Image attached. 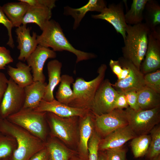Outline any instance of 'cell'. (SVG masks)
Returning a JSON list of instances; mask_svg holds the SVG:
<instances>
[{
	"label": "cell",
	"instance_id": "1",
	"mask_svg": "<svg viewBox=\"0 0 160 160\" xmlns=\"http://www.w3.org/2000/svg\"><path fill=\"white\" fill-rule=\"evenodd\" d=\"M0 131L6 135L13 137L17 143L9 160H29L34 154L46 147L44 142L6 119L1 120Z\"/></svg>",
	"mask_w": 160,
	"mask_h": 160
},
{
	"label": "cell",
	"instance_id": "2",
	"mask_svg": "<svg viewBox=\"0 0 160 160\" xmlns=\"http://www.w3.org/2000/svg\"><path fill=\"white\" fill-rule=\"evenodd\" d=\"M41 34L37 35L38 45L49 48L55 52L66 51L74 54L76 57V63L96 57L94 54L85 52L75 48L69 42L64 33L60 24L50 20L44 26Z\"/></svg>",
	"mask_w": 160,
	"mask_h": 160
},
{
	"label": "cell",
	"instance_id": "3",
	"mask_svg": "<svg viewBox=\"0 0 160 160\" xmlns=\"http://www.w3.org/2000/svg\"><path fill=\"white\" fill-rule=\"evenodd\" d=\"M150 30L144 23L127 25L122 48L123 56L140 70L147 50Z\"/></svg>",
	"mask_w": 160,
	"mask_h": 160
},
{
	"label": "cell",
	"instance_id": "4",
	"mask_svg": "<svg viewBox=\"0 0 160 160\" xmlns=\"http://www.w3.org/2000/svg\"><path fill=\"white\" fill-rule=\"evenodd\" d=\"M107 69L105 64H101L97 70V76L89 81L82 78H77L72 84L73 97L68 105L90 110L96 93L104 80Z\"/></svg>",
	"mask_w": 160,
	"mask_h": 160
},
{
	"label": "cell",
	"instance_id": "5",
	"mask_svg": "<svg viewBox=\"0 0 160 160\" xmlns=\"http://www.w3.org/2000/svg\"><path fill=\"white\" fill-rule=\"evenodd\" d=\"M46 116V112H39L33 109L22 108L6 119L44 142L47 135L45 123Z\"/></svg>",
	"mask_w": 160,
	"mask_h": 160
},
{
	"label": "cell",
	"instance_id": "6",
	"mask_svg": "<svg viewBox=\"0 0 160 160\" xmlns=\"http://www.w3.org/2000/svg\"><path fill=\"white\" fill-rule=\"evenodd\" d=\"M125 111L128 125L137 136L148 134L160 121V106L138 111L129 107Z\"/></svg>",
	"mask_w": 160,
	"mask_h": 160
},
{
	"label": "cell",
	"instance_id": "7",
	"mask_svg": "<svg viewBox=\"0 0 160 160\" xmlns=\"http://www.w3.org/2000/svg\"><path fill=\"white\" fill-rule=\"evenodd\" d=\"M118 92L112 86L109 80L102 81L97 90L90 110L95 115L108 113L115 109V103Z\"/></svg>",
	"mask_w": 160,
	"mask_h": 160
},
{
	"label": "cell",
	"instance_id": "8",
	"mask_svg": "<svg viewBox=\"0 0 160 160\" xmlns=\"http://www.w3.org/2000/svg\"><path fill=\"white\" fill-rule=\"evenodd\" d=\"M24 88L16 84L10 78L0 104V115L3 119L22 108L25 101Z\"/></svg>",
	"mask_w": 160,
	"mask_h": 160
},
{
	"label": "cell",
	"instance_id": "9",
	"mask_svg": "<svg viewBox=\"0 0 160 160\" xmlns=\"http://www.w3.org/2000/svg\"><path fill=\"white\" fill-rule=\"evenodd\" d=\"M96 131L105 137L114 130L128 125L125 110L115 109L100 115H94Z\"/></svg>",
	"mask_w": 160,
	"mask_h": 160
},
{
	"label": "cell",
	"instance_id": "10",
	"mask_svg": "<svg viewBox=\"0 0 160 160\" xmlns=\"http://www.w3.org/2000/svg\"><path fill=\"white\" fill-rule=\"evenodd\" d=\"M46 116L49 120L53 135L66 144H73L76 138V130L74 122L75 118L77 116L61 117L50 112H46Z\"/></svg>",
	"mask_w": 160,
	"mask_h": 160
},
{
	"label": "cell",
	"instance_id": "11",
	"mask_svg": "<svg viewBox=\"0 0 160 160\" xmlns=\"http://www.w3.org/2000/svg\"><path fill=\"white\" fill-rule=\"evenodd\" d=\"M160 68V30L157 27L150 31L148 36L147 50L140 66V71L144 75Z\"/></svg>",
	"mask_w": 160,
	"mask_h": 160
},
{
	"label": "cell",
	"instance_id": "12",
	"mask_svg": "<svg viewBox=\"0 0 160 160\" xmlns=\"http://www.w3.org/2000/svg\"><path fill=\"white\" fill-rule=\"evenodd\" d=\"M91 16L93 18L104 20L110 23L116 32L122 35L124 40L125 39L128 24L126 22L124 6L121 2L110 4L99 14Z\"/></svg>",
	"mask_w": 160,
	"mask_h": 160
},
{
	"label": "cell",
	"instance_id": "13",
	"mask_svg": "<svg viewBox=\"0 0 160 160\" xmlns=\"http://www.w3.org/2000/svg\"><path fill=\"white\" fill-rule=\"evenodd\" d=\"M55 52L49 48L38 45L26 61L31 68L34 81L45 82V76L43 69L45 62L49 58L56 57Z\"/></svg>",
	"mask_w": 160,
	"mask_h": 160
},
{
	"label": "cell",
	"instance_id": "14",
	"mask_svg": "<svg viewBox=\"0 0 160 160\" xmlns=\"http://www.w3.org/2000/svg\"><path fill=\"white\" fill-rule=\"evenodd\" d=\"M34 110L39 112L51 113L63 117L74 116L82 117L90 110L88 109L70 106L55 99L50 101H47L43 99L38 107Z\"/></svg>",
	"mask_w": 160,
	"mask_h": 160
},
{
	"label": "cell",
	"instance_id": "15",
	"mask_svg": "<svg viewBox=\"0 0 160 160\" xmlns=\"http://www.w3.org/2000/svg\"><path fill=\"white\" fill-rule=\"evenodd\" d=\"M31 28L26 25H21L15 31L18 43L17 49L20 50L18 59L20 61H26L28 56L35 50L38 45L37 35L33 32L32 36L30 34Z\"/></svg>",
	"mask_w": 160,
	"mask_h": 160
},
{
	"label": "cell",
	"instance_id": "16",
	"mask_svg": "<svg viewBox=\"0 0 160 160\" xmlns=\"http://www.w3.org/2000/svg\"><path fill=\"white\" fill-rule=\"evenodd\" d=\"M137 136L129 125L121 127L101 140L99 151H105L122 146L127 142Z\"/></svg>",
	"mask_w": 160,
	"mask_h": 160
},
{
	"label": "cell",
	"instance_id": "17",
	"mask_svg": "<svg viewBox=\"0 0 160 160\" xmlns=\"http://www.w3.org/2000/svg\"><path fill=\"white\" fill-rule=\"evenodd\" d=\"M130 71L125 79L117 80L113 87L118 92L124 93L134 90L138 92L146 86L144 80V74L130 61Z\"/></svg>",
	"mask_w": 160,
	"mask_h": 160
},
{
	"label": "cell",
	"instance_id": "18",
	"mask_svg": "<svg viewBox=\"0 0 160 160\" xmlns=\"http://www.w3.org/2000/svg\"><path fill=\"white\" fill-rule=\"evenodd\" d=\"M106 7V4L104 0H89L85 5L79 8H74L69 6L64 7V14L71 16L73 18V28L76 30L87 12L96 11L100 13Z\"/></svg>",
	"mask_w": 160,
	"mask_h": 160
},
{
	"label": "cell",
	"instance_id": "19",
	"mask_svg": "<svg viewBox=\"0 0 160 160\" xmlns=\"http://www.w3.org/2000/svg\"><path fill=\"white\" fill-rule=\"evenodd\" d=\"M90 110L81 118L79 128V156L84 160H88V143L94 130L93 116Z\"/></svg>",
	"mask_w": 160,
	"mask_h": 160
},
{
	"label": "cell",
	"instance_id": "20",
	"mask_svg": "<svg viewBox=\"0 0 160 160\" xmlns=\"http://www.w3.org/2000/svg\"><path fill=\"white\" fill-rule=\"evenodd\" d=\"M47 84L34 81L24 88L25 101L23 108L34 109L43 99Z\"/></svg>",
	"mask_w": 160,
	"mask_h": 160
},
{
	"label": "cell",
	"instance_id": "21",
	"mask_svg": "<svg viewBox=\"0 0 160 160\" xmlns=\"http://www.w3.org/2000/svg\"><path fill=\"white\" fill-rule=\"evenodd\" d=\"M62 63L57 60H50L47 63L48 83L47 84L43 100L50 101L55 99L53 92L60 82Z\"/></svg>",
	"mask_w": 160,
	"mask_h": 160
},
{
	"label": "cell",
	"instance_id": "22",
	"mask_svg": "<svg viewBox=\"0 0 160 160\" xmlns=\"http://www.w3.org/2000/svg\"><path fill=\"white\" fill-rule=\"evenodd\" d=\"M52 9L46 7L29 6L23 19L22 25L33 23L37 24L42 31L52 16Z\"/></svg>",
	"mask_w": 160,
	"mask_h": 160
},
{
	"label": "cell",
	"instance_id": "23",
	"mask_svg": "<svg viewBox=\"0 0 160 160\" xmlns=\"http://www.w3.org/2000/svg\"><path fill=\"white\" fill-rule=\"evenodd\" d=\"M7 73L12 80L19 87L24 88L33 82L31 68L21 61L16 65V68L9 65Z\"/></svg>",
	"mask_w": 160,
	"mask_h": 160
},
{
	"label": "cell",
	"instance_id": "24",
	"mask_svg": "<svg viewBox=\"0 0 160 160\" xmlns=\"http://www.w3.org/2000/svg\"><path fill=\"white\" fill-rule=\"evenodd\" d=\"M18 1L5 4L2 7L3 11L13 27L18 28L22 25L23 19L29 6L25 2Z\"/></svg>",
	"mask_w": 160,
	"mask_h": 160
},
{
	"label": "cell",
	"instance_id": "25",
	"mask_svg": "<svg viewBox=\"0 0 160 160\" xmlns=\"http://www.w3.org/2000/svg\"><path fill=\"white\" fill-rule=\"evenodd\" d=\"M137 92L140 109L149 110L160 106V94L146 86Z\"/></svg>",
	"mask_w": 160,
	"mask_h": 160
},
{
	"label": "cell",
	"instance_id": "26",
	"mask_svg": "<svg viewBox=\"0 0 160 160\" xmlns=\"http://www.w3.org/2000/svg\"><path fill=\"white\" fill-rule=\"evenodd\" d=\"M144 23L150 31L155 29L160 23V5L155 0H148L145 6Z\"/></svg>",
	"mask_w": 160,
	"mask_h": 160
},
{
	"label": "cell",
	"instance_id": "27",
	"mask_svg": "<svg viewBox=\"0 0 160 160\" xmlns=\"http://www.w3.org/2000/svg\"><path fill=\"white\" fill-rule=\"evenodd\" d=\"M74 81L72 76L67 74L61 76L60 84L56 94L57 100L68 105L71 102L73 97V93L71 85Z\"/></svg>",
	"mask_w": 160,
	"mask_h": 160
},
{
	"label": "cell",
	"instance_id": "28",
	"mask_svg": "<svg viewBox=\"0 0 160 160\" xmlns=\"http://www.w3.org/2000/svg\"><path fill=\"white\" fill-rule=\"evenodd\" d=\"M45 145L49 160H68L75 155L74 152L55 140L50 141Z\"/></svg>",
	"mask_w": 160,
	"mask_h": 160
},
{
	"label": "cell",
	"instance_id": "29",
	"mask_svg": "<svg viewBox=\"0 0 160 160\" xmlns=\"http://www.w3.org/2000/svg\"><path fill=\"white\" fill-rule=\"evenodd\" d=\"M148 0H133L130 9L125 14L128 25H133L142 23L145 6Z\"/></svg>",
	"mask_w": 160,
	"mask_h": 160
},
{
	"label": "cell",
	"instance_id": "30",
	"mask_svg": "<svg viewBox=\"0 0 160 160\" xmlns=\"http://www.w3.org/2000/svg\"><path fill=\"white\" fill-rule=\"evenodd\" d=\"M132 140L130 144L134 157L139 158L146 155L151 140L150 135L137 136Z\"/></svg>",
	"mask_w": 160,
	"mask_h": 160
},
{
	"label": "cell",
	"instance_id": "31",
	"mask_svg": "<svg viewBox=\"0 0 160 160\" xmlns=\"http://www.w3.org/2000/svg\"><path fill=\"white\" fill-rule=\"evenodd\" d=\"M151 140L146 154L149 160L160 155V126L157 125L150 132Z\"/></svg>",
	"mask_w": 160,
	"mask_h": 160
},
{
	"label": "cell",
	"instance_id": "32",
	"mask_svg": "<svg viewBox=\"0 0 160 160\" xmlns=\"http://www.w3.org/2000/svg\"><path fill=\"white\" fill-rule=\"evenodd\" d=\"M12 137L6 135L0 136V160L9 158L16 148Z\"/></svg>",
	"mask_w": 160,
	"mask_h": 160
},
{
	"label": "cell",
	"instance_id": "33",
	"mask_svg": "<svg viewBox=\"0 0 160 160\" xmlns=\"http://www.w3.org/2000/svg\"><path fill=\"white\" fill-rule=\"evenodd\" d=\"M101 139L100 136L94 131L88 143V160H98L99 145Z\"/></svg>",
	"mask_w": 160,
	"mask_h": 160
},
{
	"label": "cell",
	"instance_id": "34",
	"mask_svg": "<svg viewBox=\"0 0 160 160\" xmlns=\"http://www.w3.org/2000/svg\"><path fill=\"white\" fill-rule=\"evenodd\" d=\"M144 80L146 87L160 94V70L144 75Z\"/></svg>",
	"mask_w": 160,
	"mask_h": 160
},
{
	"label": "cell",
	"instance_id": "35",
	"mask_svg": "<svg viewBox=\"0 0 160 160\" xmlns=\"http://www.w3.org/2000/svg\"><path fill=\"white\" fill-rule=\"evenodd\" d=\"M0 24H2L6 28L8 36V40L7 44L10 47L13 48L15 45L12 35V29L13 27L12 23L5 15L0 6Z\"/></svg>",
	"mask_w": 160,
	"mask_h": 160
},
{
	"label": "cell",
	"instance_id": "36",
	"mask_svg": "<svg viewBox=\"0 0 160 160\" xmlns=\"http://www.w3.org/2000/svg\"><path fill=\"white\" fill-rule=\"evenodd\" d=\"M105 151L108 160H126L127 151L123 146Z\"/></svg>",
	"mask_w": 160,
	"mask_h": 160
},
{
	"label": "cell",
	"instance_id": "37",
	"mask_svg": "<svg viewBox=\"0 0 160 160\" xmlns=\"http://www.w3.org/2000/svg\"><path fill=\"white\" fill-rule=\"evenodd\" d=\"M9 49L0 46V71L5 68L6 65L13 62Z\"/></svg>",
	"mask_w": 160,
	"mask_h": 160
},
{
	"label": "cell",
	"instance_id": "38",
	"mask_svg": "<svg viewBox=\"0 0 160 160\" xmlns=\"http://www.w3.org/2000/svg\"><path fill=\"white\" fill-rule=\"evenodd\" d=\"M129 106V107L135 111L140 110L137 102V92L131 90L124 93Z\"/></svg>",
	"mask_w": 160,
	"mask_h": 160
},
{
	"label": "cell",
	"instance_id": "39",
	"mask_svg": "<svg viewBox=\"0 0 160 160\" xmlns=\"http://www.w3.org/2000/svg\"><path fill=\"white\" fill-rule=\"evenodd\" d=\"M34 7H46L52 9L55 7V0H20Z\"/></svg>",
	"mask_w": 160,
	"mask_h": 160
},
{
	"label": "cell",
	"instance_id": "40",
	"mask_svg": "<svg viewBox=\"0 0 160 160\" xmlns=\"http://www.w3.org/2000/svg\"><path fill=\"white\" fill-rule=\"evenodd\" d=\"M115 103V109H126L129 107L126 97L124 93L119 92Z\"/></svg>",
	"mask_w": 160,
	"mask_h": 160
},
{
	"label": "cell",
	"instance_id": "41",
	"mask_svg": "<svg viewBox=\"0 0 160 160\" xmlns=\"http://www.w3.org/2000/svg\"><path fill=\"white\" fill-rule=\"evenodd\" d=\"M8 80L5 74L0 71V104L7 88Z\"/></svg>",
	"mask_w": 160,
	"mask_h": 160
},
{
	"label": "cell",
	"instance_id": "42",
	"mask_svg": "<svg viewBox=\"0 0 160 160\" xmlns=\"http://www.w3.org/2000/svg\"><path fill=\"white\" fill-rule=\"evenodd\" d=\"M29 160H49L48 151L45 148L37 152Z\"/></svg>",
	"mask_w": 160,
	"mask_h": 160
},
{
	"label": "cell",
	"instance_id": "43",
	"mask_svg": "<svg viewBox=\"0 0 160 160\" xmlns=\"http://www.w3.org/2000/svg\"><path fill=\"white\" fill-rule=\"evenodd\" d=\"M109 65L113 72L118 78L122 71V66L119 60L111 59L109 62Z\"/></svg>",
	"mask_w": 160,
	"mask_h": 160
},
{
	"label": "cell",
	"instance_id": "44",
	"mask_svg": "<svg viewBox=\"0 0 160 160\" xmlns=\"http://www.w3.org/2000/svg\"><path fill=\"white\" fill-rule=\"evenodd\" d=\"M98 160H108L105 152L103 151L98 152Z\"/></svg>",
	"mask_w": 160,
	"mask_h": 160
},
{
	"label": "cell",
	"instance_id": "45",
	"mask_svg": "<svg viewBox=\"0 0 160 160\" xmlns=\"http://www.w3.org/2000/svg\"><path fill=\"white\" fill-rule=\"evenodd\" d=\"M68 160H84L79 156H76L75 155L71 157Z\"/></svg>",
	"mask_w": 160,
	"mask_h": 160
},
{
	"label": "cell",
	"instance_id": "46",
	"mask_svg": "<svg viewBox=\"0 0 160 160\" xmlns=\"http://www.w3.org/2000/svg\"><path fill=\"white\" fill-rule=\"evenodd\" d=\"M150 160H160V155L155 157Z\"/></svg>",
	"mask_w": 160,
	"mask_h": 160
},
{
	"label": "cell",
	"instance_id": "47",
	"mask_svg": "<svg viewBox=\"0 0 160 160\" xmlns=\"http://www.w3.org/2000/svg\"><path fill=\"white\" fill-rule=\"evenodd\" d=\"M9 158H6L1 159L0 160H9Z\"/></svg>",
	"mask_w": 160,
	"mask_h": 160
},
{
	"label": "cell",
	"instance_id": "48",
	"mask_svg": "<svg viewBox=\"0 0 160 160\" xmlns=\"http://www.w3.org/2000/svg\"><path fill=\"white\" fill-rule=\"evenodd\" d=\"M3 119L1 117V116L0 115V123L1 121V120H2V119ZM1 133L0 132V136L1 135H0V133Z\"/></svg>",
	"mask_w": 160,
	"mask_h": 160
},
{
	"label": "cell",
	"instance_id": "49",
	"mask_svg": "<svg viewBox=\"0 0 160 160\" xmlns=\"http://www.w3.org/2000/svg\"></svg>",
	"mask_w": 160,
	"mask_h": 160
}]
</instances>
